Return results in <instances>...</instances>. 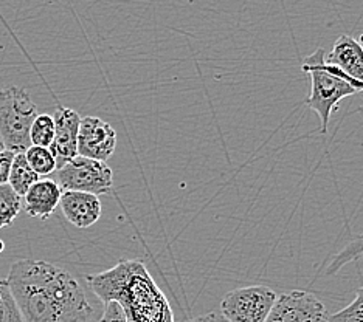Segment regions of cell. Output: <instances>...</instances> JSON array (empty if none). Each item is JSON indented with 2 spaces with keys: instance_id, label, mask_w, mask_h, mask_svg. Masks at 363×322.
Instances as JSON below:
<instances>
[{
  "instance_id": "cell-16",
  "label": "cell",
  "mask_w": 363,
  "mask_h": 322,
  "mask_svg": "<svg viewBox=\"0 0 363 322\" xmlns=\"http://www.w3.org/2000/svg\"><path fill=\"white\" fill-rule=\"evenodd\" d=\"M26 159L39 177H48L56 171V160L48 147L30 146L26 151Z\"/></svg>"
},
{
  "instance_id": "cell-7",
  "label": "cell",
  "mask_w": 363,
  "mask_h": 322,
  "mask_svg": "<svg viewBox=\"0 0 363 322\" xmlns=\"http://www.w3.org/2000/svg\"><path fill=\"white\" fill-rule=\"evenodd\" d=\"M329 313L317 296L308 292H287L277 296L264 322H328Z\"/></svg>"
},
{
  "instance_id": "cell-18",
  "label": "cell",
  "mask_w": 363,
  "mask_h": 322,
  "mask_svg": "<svg viewBox=\"0 0 363 322\" xmlns=\"http://www.w3.org/2000/svg\"><path fill=\"white\" fill-rule=\"evenodd\" d=\"M0 322H23L6 279L0 280Z\"/></svg>"
},
{
  "instance_id": "cell-12",
  "label": "cell",
  "mask_w": 363,
  "mask_h": 322,
  "mask_svg": "<svg viewBox=\"0 0 363 322\" xmlns=\"http://www.w3.org/2000/svg\"><path fill=\"white\" fill-rule=\"evenodd\" d=\"M325 61L334 65L351 81L357 82L363 90V47L359 40L346 35L340 36L334 42L331 53L326 54Z\"/></svg>"
},
{
  "instance_id": "cell-21",
  "label": "cell",
  "mask_w": 363,
  "mask_h": 322,
  "mask_svg": "<svg viewBox=\"0 0 363 322\" xmlns=\"http://www.w3.org/2000/svg\"><path fill=\"white\" fill-rule=\"evenodd\" d=\"M185 322H228L224 316L220 315L219 313H207V315H202V316H197V318H193V319H188Z\"/></svg>"
},
{
  "instance_id": "cell-20",
  "label": "cell",
  "mask_w": 363,
  "mask_h": 322,
  "mask_svg": "<svg viewBox=\"0 0 363 322\" xmlns=\"http://www.w3.org/2000/svg\"><path fill=\"white\" fill-rule=\"evenodd\" d=\"M14 155L16 152L8 151V149L0 152V185L8 183V178H10V172L14 161Z\"/></svg>"
},
{
  "instance_id": "cell-4",
  "label": "cell",
  "mask_w": 363,
  "mask_h": 322,
  "mask_svg": "<svg viewBox=\"0 0 363 322\" xmlns=\"http://www.w3.org/2000/svg\"><path fill=\"white\" fill-rule=\"evenodd\" d=\"M38 115V107L26 88L18 86L0 88V137L5 149L16 154L27 151L31 146V124Z\"/></svg>"
},
{
  "instance_id": "cell-8",
  "label": "cell",
  "mask_w": 363,
  "mask_h": 322,
  "mask_svg": "<svg viewBox=\"0 0 363 322\" xmlns=\"http://www.w3.org/2000/svg\"><path fill=\"white\" fill-rule=\"evenodd\" d=\"M117 147V132L109 122L96 117L81 118L78 130V155L107 161Z\"/></svg>"
},
{
  "instance_id": "cell-25",
  "label": "cell",
  "mask_w": 363,
  "mask_h": 322,
  "mask_svg": "<svg viewBox=\"0 0 363 322\" xmlns=\"http://www.w3.org/2000/svg\"><path fill=\"white\" fill-rule=\"evenodd\" d=\"M328 322H329V321H328Z\"/></svg>"
},
{
  "instance_id": "cell-1",
  "label": "cell",
  "mask_w": 363,
  "mask_h": 322,
  "mask_svg": "<svg viewBox=\"0 0 363 322\" xmlns=\"http://www.w3.org/2000/svg\"><path fill=\"white\" fill-rule=\"evenodd\" d=\"M6 282L23 322H87L96 316L82 285L50 262L16 260Z\"/></svg>"
},
{
  "instance_id": "cell-24",
  "label": "cell",
  "mask_w": 363,
  "mask_h": 322,
  "mask_svg": "<svg viewBox=\"0 0 363 322\" xmlns=\"http://www.w3.org/2000/svg\"><path fill=\"white\" fill-rule=\"evenodd\" d=\"M87 322H100L98 319H92V321H87Z\"/></svg>"
},
{
  "instance_id": "cell-17",
  "label": "cell",
  "mask_w": 363,
  "mask_h": 322,
  "mask_svg": "<svg viewBox=\"0 0 363 322\" xmlns=\"http://www.w3.org/2000/svg\"><path fill=\"white\" fill-rule=\"evenodd\" d=\"M55 138V121L53 117L48 113L38 115L36 120L33 121L30 129V142L31 146L39 147H50Z\"/></svg>"
},
{
  "instance_id": "cell-11",
  "label": "cell",
  "mask_w": 363,
  "mask_h": 322,
  "mask_svg": "<svg viewBox=\"0 0 363 322\" xmlns=\"http://www.w3.org/2000/svg\"><path fill=\"white\" fill-rule=\"evenodd\" d=\"M60 205L64 217L77 228H90L95 225L103 212L100 198L87 192L62 191Z\"/></svg>"
},
{
  "instance_id": "cell-14",
  "label": "cell",
  "mask_w": 363,
  "mask_h": 322,
  "mask_svg": "<svg viewBox=\"0 0 363 322\" xmlns=\"http://www.w3.org/2000/svg\"><path fill=\"white\" fill-rule=\"evenodd\" d=\"M36 181H39V176L30 168V164L26 159V152L16 154L10 172V178H8V185L13 188V191L19 197H23Z\"/></svg>"
},
{
  "instance_id": "cell-15",
  "label": "cell",
  "mask_w": 363,
  "mask_h": 322,
  "mask_svg": "<svg viewBox=\"0 0 363 322\" xmlns=\"http://www.w3.org/2000/svg\"><path fill=\"white\" fill-rule=\"evenodd\" d=\"M22 209V197L10 185H0V229L11 226Z\"/></svg>"
},
{
  "instance_id": "cell-3",
  "label": "cell",
  "mask_w": 363,
  "mask_h": 322,
  "mask_svg": "<svg viewBox=\"0 0 363 322\" xmlns=\"http://www.w3.org/2000/svg\"><path fill=\"white\" fill-rule=\"evenodd\" d=\"M325 50L317 48V52L304 57L301 65L303 71L308 73L311 78V95L306 99V105L318 115L323 135H326L329 121H331L337 105L345 98L357 93V90L350 82L343 81L325 69Z\"/></svg>"
},
{
  "instance_id": "cell-10",
  "label": "cell",
  "mask_w": 363,
  "mask_h": 322,
  "mask_svg": "<svg viewBox=\"0 0 363 322\" xmlns=\"http://www.w3.org/2000/svg\"><path fill=\"white\" fill-rule=\"evenodd\" d=\"M362 254L363 233L357 237H354L352 241L335 255L331 263H329V267L326 268V275H334V272L343 268L346 263L357 260ZM329 322H363V287L359 288L356 293V299H354L348 307H345L342 311L335 313V315H329Z\"/></svg>"
},
{
  "instance_id": "cell-5",
  "label": "cell",
  "mask_w": 363,
  "mask_h": 322,
  "mask_svg": "<svg viewBox=\"0 0 363 322\" xmlns=\"http://www.w3.org/2000/svg\"><path fill=\"white\" fill-rule=\"evenodd\" d=\"M52 176V180L62 191H78L100 197L111 192L113 188V172L107 163L81 155L57 168Z\"/></svg>"
},
{
  "instance_id": "cell-6",
  "label": "cell",
  "mask_w": 363,
  "mask_h": 322,
  "mask_svg": "<svg viewBox=\"0 0 363 322\" xmlns=\"http://www.w3.org/2000/svg\"><path fill=\"white\" fill-rule=\"evenodd\" d=\"M277 301V293L266 285L236 288L224 296L220 315L228 322H264Z\"/></svg>"
},
{
  "instance_id": "cell-13",
  "label": "cell",
  "mask_w": 363,
  "mask_h": 322,
  "mask_svg": "<svg viewBox=\"0 0 363 322\" xmlns=\"http://www.w3.org/2000/svg\"><path fill=\"white\" fill-rule=\"evenodd\" d=\"M61 195L62 189L52 178L39 180L22 197L23 208H26L28 216L45 220L53 216V212L60 206Z\"/></svg>"
},
{
  "instance_id": "cell-23",
  "label": "cell",
  "mask_w": 363,
  "mask_h": 322,
  "mask_svg": "<svg viewBox=\"0 0 363 322\" xmlns=\"http://www.w3.org/2000/svg\"><path fill=\"white\" fill-rule=\"evenodd\" d=\"M4 248H5V245H4V242H2V241H0V253L4 251Z\"/></svg>"
},
{
  "instance_id": "cell-9",
  "label": "cell",
  "mask_w": 363,
  "mask_h": 322,
  "mask_svg": "<svg viewBox=\"0 0 363 322\" xmlns=\"http://www.w3.org/2000/svg\"><path fill=\"white\" fill-rule=\"evenodd\" d=\"M55 138L48 147L56 160V169L78 155V130L81 117L69 107H57L53 113Z\"/></svg>"
},
{
  "instance_id": "cell-22",
  "label": "cell",
  "mask_w": 363,
  "mask_h": 322,
  "mask_svg": "<svg viewBox=\"0 0 363 322\" xmlns=\"http://www.w3.org/2000/svg\"><path fill=\"white\" fill-rule=\"evenodd\" d=\"M2 151H5V144L2 142V137H0V152H2Z\"/></svg>"
},
{
  "instance_id": "cell-2",
  "label": "cell",
  "mask_w": 363,
  "mask_h": 322,
  "mask_svg": "<svg viewBox=\"0 0 363 322\" xmlns=\"http://www.w3.org/2000/svg\"><path fill=\"white\" fill-rule=\"evenodd\" d=\"M103 302L117 301L128 322H174L169 302L140 260H120L113 268L86 277Z\"/></svg>"
},
{
  "instance_id": "cell-19",
  "label": "cell",
  "mask_w": 363,
  "mask_h": 322,
  "mask_svg": "<svg viewBox=\"0 0 363 322\" xmlns=\"http://www.w3.org/2000/svg\"><path fill=\"white\" fill-rule=\"evenodd\" d=\"M100 322H128L125 309L117 301H107L104 302V310L101 318L98 319Z\"/></svg>"
}]
</instances>
